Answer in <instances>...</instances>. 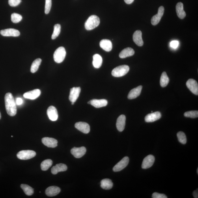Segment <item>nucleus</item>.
I'll return each mask as SVG.
<instances>
[{
    "instance_id": "1",
    "label": "nucleus",
    "mask_w": 198,
    "mask_h": 198,
    "mask_svg": "<svg viewBox=\"0 0 198 198\" xmlns=\"http://www.w3.org/2000/svg\"><path fill=\"white\" fill-rule=\"evenodd\" d=\"M5 101L7 113L11 117H13L17 113V109L16 101L11 93L8 92L6 94Z\"/></svg>"
},
{
    "instance_id": "2",
    "label": "nucleus",
    "mask_w": 198,
    "mask_h": 198,
    "mask_svg": "<svg viewBox=\"0 0 198 198\" xmlns=\"http://www.w3.org/2000/svg\"><path fill=\"white\" fill-rule=\"evenodd\" d=\"M100 23V19L96 15H92L87 19L85 23L86 29L90 31L95 29Z\"/></svg>"
},
{
    "instance_id": "3",
    "label": "nucleus",
    "mask_w": 198,
    "mask_h": 198,
    "mask_svg": "<svg viewBox=\"0 0 198 198\" xmlns=\"http://www.w3.org/2000/svg\"><path fill=\"white\" fill-rule=\"evenodd\" d=\"M66 55L65 49L63 47H60L56 49L54 54V59L57 63L63 62Z\"/></svg>"
},
{
    "instance_id": "4",
    "label": "nucleus",
    "mask_w": 198,
    "mask_h": 198,
    "mask_svg": "<svg viewBox=\"0 0 198 198\" xmlns=\"http://www.w3.org/2000/svg\"><path fill=\"white\" fill-rule=\"evenodd\" d=\"M129 70L130 68L128 65H120L114 68L112 71V74L114 77H122L126 75Z\"/></svg>"
},
{
    "instance_id": "5",
    "label": "nucleus",
    "mask_w": 198,
    "mask_h": 198,
    "mask_svg": "<svg viewBox=\"0 0 198 198\" xmlns=\"http://www.w3.org/2000/svg\"><path fill=\"white\" fill-rule=\"evenodd\" d=\"M36 155V152L33 150H23L17 154V157L21 160H26L34 158Z\"/></svg>"
},
{
    "instance_id": "6",
    "label": "nucleus",
    "mask_w": 198,
    "mask_h": 198,
    "mask_svg": "<svg viewBox=\"0 0 198 198\" xmlns=\"http://www.w3.org/2000/svg\"><path fill=\"white\" fill-rule=\"evenodd\" d=\"M129 162V159L128 157H125L121 161L117 164L113 168L114 172L121 171L126 167Z\"/></svg>"
},
{
    "instance_id": "7",
    "label": "nucleus",
    "mask_w": 198,
    "mask_h": 198,
    "mask_svg": "<svg viewBox=\"0 0 198 198\" xmlns=\"http://www.w3.org/2000/svg\"><path fill=\"white\" fill-rule=\"evenodd\" d=\"M186 85L187 87L193 94L198 95V85L196 81L192 79H189L187 81Z\"/></svg>"
},
{
    "instance_id": "8",
    "label": "nucleus",
    "mask_w": 198,
    "mask_h": 198,
    "mask_svg": "<svg viewBox=\"0 0 198 198\" xmlns=\"http://www.w3.org/2000/svg\"><path fill=\"white\" fill-rule=\"evenodd\" d=\"M155 161L154 157L152 155H149L144 159L142 163V168L146 169L151 167L153 165Z\"/></svg>"
},
{
    "instance_id": "9",
    "label": "nucleus",
    "mask_w": 198,
    "mask_h": 198,
    "mask_svg": "<svg viewBox=\"0 0 198 198\" xmlns=\"http://www.w3.org/2000/svg\"><path fill=\"white\" fill-rule=\"evenodd\" d=\"M70 152L75 158H80L84 155L86 152V149L83 146L80 148L74 147L71 150Z\"/></svg>"
},
{
    "instance_id": "10",
    "label": "nucleus",
    "mask_w": 198,
    "mask_h": 198,
    "mask_svg": "<svg viewBox=\"0 0 198 198\" xmlns=\"http://www.w3.org/2000/svg\"><path fill=\"white\" fill-rule=\"evenodd\" d=\"M164 8L163 6H161L158 9V14L154 15L151 19V23L153 25H156L160 22L161 19L164 13Z\"/></svg>"
},
{
    "instance_id": "11",
    "label": "nucleus",
    "mask_w": 198,
    "mask_h": 198,
    "mask_svg": "<svg viewBox=\"0 0 198 198\" xmlns=\"http://www.w3.org/2000/svg\"><path fill=\"white\" fill-rule=\"evenodd\" d=\"M0 34L4 36H13L18 37L20 35V32L18 30L13 29H8L1 30Z\"/></svg>"
},
{
    "instance_id": "12",
    "label": "nucleus",
    "mask_w": 198,
    "mask_h": 198,
    "mask_svg": "<svg viewBox=\"0 0 198 198\" xmlns=\"http://www.w3.org/2000/svg\"><path fill=\"white\" fill-rule=\"evenodd\" d=\"M81 91V89L80 87H74L70 90L69 100L71 102H75L78 98L80 93Z\"/></svg>"
},
{
    "instance_id": "13",
    "label": "nucleus",
    "mask_w": 198,
    "mask_h": 198,
    "mask_svg": "<svg viewBox=\"0 0 198 198\" xmlns=\"http://www.w3.org/2000/svg\"><path fill=\"white\" fill-rule=\"evenodd\" d=\"M75 127L77 130L85 134H88L90 132V127L89 125L86 122H77L75 124Z\"/></svg>"
},
{
    "instance_id": "14",
    "label": "nucleus",
    "mask_w": 198,
    "mask_h": 198,
    "mask_svg": "<svg viewBox=\"0 0 198 198\" xmlns=\"http://www.w3.org/2000/svg\"><path fill=\"white\" fill-rule=\"evenodd\" d=\"M47 113L49 119L51 121H55L58 119V112L55 107L53 106L49 107L47 110Z\"/></svg>"
},
{
    "instance_id": "15",
    "label": "nucleus",
    "mask_w": 198,
    "mask_h": 198,
    "mask_svg": "<svg viewBox=\"0 0 198 198\" xmlns=\"http://www.w3.org/2000/svg\"><path fill=\"white\" fill-rule=\"evenodd\" d=\"M41 94L40 90L36 89L25 92L23 95V96L25 98L34 100L38 98Z\"/></svg>"
},
{
    "instance_id": "16",
    "label": "nucleus",
    "mask_w": 198,
    "mask_h": 198,
    "mask_svg": "<svg viewBox=\"0 0 198 198\" xmlns=\"http://www.w3.org/2000/svg\"><path fill=\"white\" fill-rule=\"evenodd\" d=\"M42 143L47 147L55 148L57 146L58 141L56 139L51 138L44 137L42 139Z\"/></svg>"
},
{
    "instance_id": "17",
    "label": "nucleus",
    "mask_w": 198,
    "mask_h": 198,
    "mask_svg": "<svg viewBox=\"0 0 198 198\" xmlns=\"http://www.w3.org/2000/svg\"><path fill=\"white\" fill-rule=\"evenodd\" d=\"M161 117V115L160 112H156L148 114L146 116L145 120L146 122H153L160 119Z\"/></svg>"
},
{
    "instance_id": "18",
    "label": "nucleus",
    "mask_w": 198,
    "mask_h": 198,
    "mask_svg": "<svg viewBox=\"0 0 198 198\" xmlns=\"http://www.w3.org/2000/svg\"><path fill=\"white\" fill-rule=\"evenodd\" d=\"M133 40L138 46H142L143 44V42L142 39V32L140 30L135 31L133 35Z\"/></svg>"
},
{
    "instance_id": "19",
    "label": "nucleus",
    "mask_w": 198,
    "mask_h": 198,
    "mask_svg": "<svg viewBox=\"0 0 198 198\" xmlns=\"http://www.w3.org/2000/svg\"><path fill=\"white\" fill-rule=\"evenodd\" d=\"M126 121V117L124 115H121L117 118L116 125L118 130L120 132H122L124 130L125 127Z\"/></svg>"
},
{
    "instance_id": "20",
    "label": "nucleus",
    "mask_w": 198,
    "mask_h": 198,
    "mask_svg": "<svg viewBox=\"0 0 198 198\" xmlns=\"http://www.w3.org/2000/svg\"><path fill=\"white\" fill-rule=\"evenodd\" d=\"M61 189L59 187L51 186L47 188L45 191L46 195L49 197H53L56 195L60 193Z\"/></svg>"
},
{
    "instance_id": "21",
    "label": "nucleus",
    "mask_w": 198,
    "mask_h": 198,
    "mask_svg": "<svg viewBox=\"0 0 198 198\" xmlns=\"http://www.w3.org/2000/svg\"><path fill=\"white\" fill-rule=\"evenodd\" d=\"M142 88H143V86H139L131 90L128 94V99L132 100V99L137 98L140 95Z\"/></svg>"
},
{
    "instance_id": "22",
    "label": "nucleus",
    "mask_w": 198,
    "mask_h": 198,
    "mask_svg": "<svg viewBox=\"0 0 198 198\" xmlns=\"http://www.w3.org/2000/svg\"><path fill=\"white\" fill-rule=\"evenodd\" d=\"M91 104L92 106L96 108H100L106 106L107 104V101L105 99L102 100H97V99H93L90 101Z\"/></svg>"
},
{
    "instance_id": "23",
    "label": "nucleus",
    "mask_w": 198,
    "mask_h": 198,
    "mask_svg": "<svg viewBox=\"0 0 198 198\" xmlns=\"http://www.w3.org/2000/svg\"><path fill=\"white\" fill-rule=\"evenodd\" d=\"M100 46L102 49L107 52L111 51L112 49V44L111 41L107 39H103L100 43Z\"/></svg>"
},
{
    "instance_id": "24",
    "label": "nucleus",
    "mask_w": 198,
    "mask_h": 198,
    "mask_svg": "<svg viewBox=\"0 0 198 198\" xmlns=\"http://www.w3.org/2000/svg\"><path fill=\"white\" fill-rule=\"evenodd\" d=\"M67 167L64 164L60 163L57 164L52 167L51 172L54 175H55L60 172L65 171L67 170Z\"/></svg>"
},
{
    "instance_id": "25",
    "label": "nucleus",
    "mask_w": 198,
    "mask_h": 198,
    "mask_svg": "<svg viewBox=\"0 0 198 198\" xmlns=\"http://www.w3.org/2000/svg\"><path fill=\"white\" fill-rule=\"evenodd\" d=\"M176 10L179 18L183 19L186 17V13L184 10V5L182 3H179L176 4Z\"/></svg>"
},
{
    "instance_id": "26",
    "label": "nucleus",
    "mask_w": 198,
    "mask_h": 198,
    "mask_svg": "<svg viewBox=\"0 0 198 198\" xmlns=\"http://www.w3.org/2000/svg\"><path fill=\"white\" fill-rule=\"evenodd\" d=\"M135 51L132 48L128 47L124 49L119 54V57L124 59L128 57L131 56L134 54Z\"/></svg>"
},
{
    "instance_id": "27",
    "label": "nucleus",
    "mask_w": 198,
    "mask_h": 198,
    "mask_svg": "<svg viewBox=\"0 0 198 198\" xmlns=\"http://www.w3.org/2000/svg\"><path fill=\"white\" fill-rule=\"evenodd\" d=\"M102 59L101 56L98 54H96L93 55L92 64L94 68H100L102 65Z\"/></svg>"
},
{
    "instance_id": "28",
    "label": "nucleus",
    "mask_w": 198,
    "mask_h": 198,
    "mask_svg": "<svg viewBox=\"0 0 198 198\" xmlns=\"http://www.w3.org/2000/svg\"><path fill=\"white\" fill-rule=\"evenodd\" d=\"M113 184L109 179H104L101 182V186L105 190H109L112 188Z\"/></svg>"
},
{
    "instance_id": "29",
    "label": "nucleus",
    "mask_w": 198,
    "mask_h": 198,
    "mask_svg": "<svg viewBox=\"0 0 198 198\" xmlns=\"http://www.w3.org/2000/svg\"><path fill=\"white\" fill-rule=\"evenodd\" d=\"M169 78L167 76L166 73L164 72L161 75L160 84L161 87H164L168 84L169 82Z\"/></svg>"
},
{
    "instance_id": "30",
    "label": "nucleus",
    "mask_w": 198,
    "mask_h": 198,
    "mask_svg": "<svg viewBox=\"0 0 198 198\" xmlns=\"http://www.w3.org/2000/svg\"><path fill=\"white\" fill-rule=\"evenodd\" d=\"M41 62L42 60L40 59H37L34 60L31 66V72L32 73L37 71Z\"/></svg>"
},
{
    "instance_id": "31",
    "label": "nucleus",
    "mask_w": 198,
    "mask_h": 198,
    "mask_svg": "<svg viewBox=\"0 0 198 198\" xmlns=\"http://www.w3.org/2000/svg\"><path fill=\"white\" fill-rule=\"evenodd\" d=\"M53 161L50 159H47L42 161L41 164V168L43 171H47L52 165Z\"/></svg>"
},
{
    "instance_id": "32",
    "label": "nucleus",
    "mask_w": 198,
    "mask_h": 198,
    "mask_svg": "<svg viewBox=\"0 0 198 198\" xmlns=\"http://www.w3.org/2000/svg\"><path fill=\"white\" fill-rule=\"evenodd\" d=\"M21 187L26 195H31L33 194L34 189L31 186L27 185L22 184L21 185Z\"/></svg>"
},
{
    "instance_id": "33",
    "label": "nucleus",
    "mask_w": 198,
    "mask_h": 198,
    "mask_svg": "<svg viewBox=\"0 0 198 198\" xmlns=\"http://www.w3.org/2000/svg\"><path fill=\"white\" fill-rule=\"evenodd\" d=\"M61 27L59 24H55L54 26V31L51 36V38L53 40L55 39L60 35L61 32Z\"/></svg>"
},
{
    "instance_id": "34",
    "label": "nucleus",
    "mask_w": 198,
    "mask_h": 198,
    "mask_svg": "<svg viewBox=\"0 0 198 198\" xmlns=\"http://www.w3.org/2000/svg\"><path fill=\"white\" fill-rule=\"evenodd\" d=\"M177 136L179 141L180 143L185 144L187 142V138L185 134L182 131L179 132L177 134Z\"/></svg>"
},
{
    "instance_id": "35",
    "label": "nucleus",
    "mask_w": 198,
    "mask_h": 198,
    "mask_svg": "<svg viewBox=\"0 0 198 198\" xmlns=\"http://www.w3.org/2000/svg\"><path fill=\"white\" fill-rule=\"evenodd\" d=\"M23 17L21 15L16 13H13L11 15V20L13 23H17L22 20Z\"/></svg>"
},
{
    "instance_id": "36",
    "label": "nucleus",
    "mask_w": 198,
    "mask_h": 198,
    "mask_svg": "<svg viewBox=\"0 0 198 198\" xmlns=\"http://www.w3.org/2000/svg\"><path fill=\"white\" fill-rule=\"evenodd\" d=\"M185 117L191 118H197L198 117V111H190L186 112L184 114Z\"/></svg>"
},
{
    "instance_id": "37",
    "label": "nucleus",
    "mask_w": 198,
    "mask_h": 198,
    "mask_svg": "<svg viewBox=\"0 0 198 198\" xmlns=\"http://www.w3.org/2000/svg\"><path fill=\"white\" fill-rule=\"evenodd\" d=\"M52 5L51 0H46V3L45 6V13L46 14L49 13Z\"/></svg>"
},
{
    "instance_id": "38",
    "label": "nucleus",
    "mask_w": 198,
    "mask_h": 198,
    "mask_svg": "<svg viewBox=\"0 0 198 198\" xmlns=\"http://www.w3.org/2000/svg\"><path fill=\"white\" fill-rule=\"evenodd\" d=\"M21 0H8V4L12 7H16L21 3Z\"/></svg>"
},
{
    "instance_id": "39",
    "label": "nucleus",
    "mask_w": 198,
    "mask_h": 198,
    "mask_svg": "<svg viewBox=\"0 0 198 198\" xmlns=\"http://www.w3.org/2000/svg\"><path fill=\"white\" fill-rule=\"evenodd\" d=\"M153 198H167V197L163 194H160L158 193L155 192L152 195Z\"/></svg>"
},
{
    "instance_id": "40",
    "label": "nucleus",
    "mask_w": 198,
    "mask_h": 198,
    "mask_svg": "<svg viewBox=\"0 0 198 198\" xmlns=\"http://www.w3.org/2000/svg\"><path fill=\"white\" fill-rule=\"evenodd\" d=\"M179 44V42L177 40H173L170 43V46L171 48L176 49L177 48Z\"/></svg>"
},
{
    "instance_id": "41",
    "label": "nucleus",
    "mask_w": 198,
    "mask_h": 198,
    "mask_svg": "<svg viewBox=\"0 0 198 198\" xmlns=\"http://www.w3.org/2000/svg\"><path fill=\"white\" fill-rule=\"evenodd\" d=\"M16 102L17 105H22L23 103V99L21 98H17L16 100Z\"/></svg>"
},
{
    "instance_id": "42",
    "label": "nucleus",
    "mask_w": 198,
    "mask_h": 198,
    "mask_svg": "<svg viewBox=\"0 0 198 198\" xmlns=\"http://www.w3.org/2000/svg\"><path fill=\"white\" fill-rule=\"evenodd\" d=\"M193 195L194 197L195 198H198V189L194 191L193 193Z\"/></svg>"
},
{
    "instance_id": "43",
    "label": "nucleus",
    "mask_w": 198,
    "mask_h": 198,
    "mask_svg": "<svg viewBox=\"0 0 198 198\" xmlns=\"http://www.w3.org/2000/svg\"><path fill=\"white\" fill-rule=\"evenodd\" d=\"M124 2H125V3L128 4H130L132 3L133 2H134V0H124Z\"/></svg>"
},
{
    "instance_id": "44",
    "label": "nucleus",
    "mask_w": 198,
    "mask_h": 198,
    "mask_svg": "<svg viewBox=\"0 0 198 198\" xmlns=\"http://www.w3.org/2000/svg\"><path fill=\"white\" fill-rule=\"evenodd\" d=\"M88 104H91V102H90V101H89V102H88Z\"/></svg>"
},
{
    "instance_id": "45",
    "label": "nucleus",
    "mask_w": 198,
    "mask_h": 198,
    "mask_svg": "<svg viewBox=\"0 0 198 198\" xmlns=\"http://www.w3.org/2000/svg\"><path fill=\"white\" fill-rule=\"evenodd\" d=\"M1 112H0V119H1Z\"/></svg>"
},
{
    "instance_id": "46",
    "label": "nucleus",
    "mask_w": 198,
    "mask_h": 198,
    "mask_svg": "<svg viewBox=\"0 0 198 198\" xmlns=\"http://www.w3.org/2000/svg\"><path fill=\"white\" fill-rule=\"evenodd\" d=\"M74 102H72V105H74Z\"/></svg>"
},
{
    "instance_id": "47",
    "label": "nucleus",
    "mask_w": 198,
    "mask_h": 198,
    "mask_svg": "<svg viewBox=\"0 0 198 198\" xmlns=\"http://www.w3.org/2000/svg\"><path fill=\"white\" fill-rule=\"evenodd\" d=\"M197 174H198V169H197Z\"/></svg>"
}]
</instances>
